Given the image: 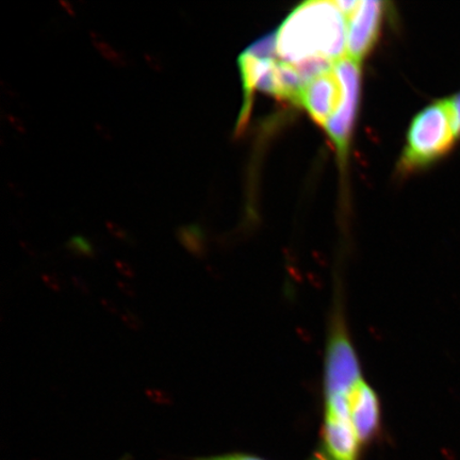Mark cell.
<instances>
[{"instance_id": "3", "label": "cell", "mask_w": 460, "mask_h": 460, "mask_svg": "<svg viewBox=\"0 0 460 460\" xmlns=\"http://www.w3.org/2000/svg\"><path fill=\"white\" fill-rule=\"evenodd\" d=\"M350 393H324V453L330 460H358L360 442L349 413Z\"/></svg>"}, {"instance_id": "9", "label": "cell", "mask_w": 460, "mask_h": 460, "mask_svg": "<svg viewBox=\"0 0 460 460\" xmlns=\"http://www.w3.org/2000/svg\"><path fill=\"white\" fill-rule=\"evenodd\" d=\"M245 53L257 58H264V59H275V55H278V32L259 40L251 45Z\"/></svg>"}, {"instance_id": "12", "label": "cell", "mask_w": 460, "mask_h": 460, "mask_svg": "<svg viewBox=\"0 0 460 460\" xmlns=\"http://www.w3.org/2000/svg\"><path fill=\"white\" fill-rule=\"evenodd\" d=\"M309 460H330L329 457L325 456V453H315L314 456Z\"/></svg>"}, {"instance_id": "4", "label": "cell", "mask_w": 460, "mask_h": 460, "mask_svg": "<svg viewBox=\"0 0 460 460\" xmlns=\"http://www.w3.org/2000/svg\"><path fill=\"white\" fill-rule=\"evenodd\" d=\"M362 376L358 355L356 353L344 322L338 316L333 321L327 342L324 362V393L350 391Z\"/></svg>"}, {"instance_id": "11", "label": "cell", "mask_w": 460, "mask_h": 460, "mask_svg": "<svg viewBox=\"0 0 460 460\" xmlns=\"http://www.w3.org/2000/svg\"><path fill=\"white\" fill-rule=\"evenodd\" d=\"M193 460H264L257 456H249V454L243 453H232L226 454V456H209V457H199Z\"/></svg>"}, {"instance_id": "7", "label": "cell", "mask_w": 460, "mask_h": 460, "mask_svg": "<svg viewBox=\"0 0 460 460\" xmlns=\"http://www.w3.org/2000/svg\"><path fill=\"white\" fill-rule=\"evenodd\" d=\"M343 97V85L333 66L332 70L319 75L305 86L301 105L314 122L324 128L332 115L341 109Z\"/></svg>"}, {"instance_id": "10", "label": "cell", "mask_w": 460, "mask_h": 460, "mask_svg": "<svg viewBox=\"0 0 460 460\" xmlns=\"http://www.w3.org/2000/svg\"><path fill=\"white\" fill-rule=\"evenodd\" d=\"M447 102L451 109L454 126H456V130L460 139V92L456 95L448 97Z\"/></svg>"}, {"instance_id": "8", "label": "cell", "mask_w": 460, "mask_h": 460, "mask_svg": "<svg viewBox=\"0 0 460 460\" xmlns=\"http://www.w3.org/2000/svg\"><path fill=\"white\" fill-rule=\"evenodd\" d=\"M350 419L360 445L369 444L381 429L382 406L376 390L361 378L349 396Z\"/></svg>"}, {"instance_id": "1", "label": "cell", "mask_w": 460, "mask_h": 460, "mask_svg": "<svg viewBox=\"0 0 460 460\" xmlns=\"http://www.w3.org/2000/svg\"><path fill=\"white\" fill-rule=\"evenodd\" d=\"M347 51V16L336 2L314 0L298 5L278 31L281 61L325 59L336 62Z\"/></svg>"}, {"instance_id": "5", "label": "cell", "mask_w": 460, "mask_h": 460, "mask_svg": "<svg viewBox=\"0 0 460 460\" xmlns=\"http://www.w3.org/2000/svg\"><path fill=\"white\" fill-rule=\"evenodd\" d=\"M335 70L341 80L344 97L341 109L332 115L324 126V129L339 155L344 159L349 152L350 135H352L356 114H358L360 91L359 62L345 55L335 62Z\"/></svg>"}, {"instance_id": "2", "label": "cell", "mask_w": 460, "mask_h": 460, "mask_svg": "<svg viewBox=\"0 0 460 460\" xmlns=\"http://www.w3.org/2000/svg\"><path fill=\"white\" fill-rule=\"evenodd\" d=\"M458 140L447 99L430 103L412 119L400 171L410 174L428 168L450 153Z\"/></svg>"}, {"instance_id": "6", "label": "cell", "mask_w": 460, "mask_h": 460, "mask_svg": "<svg viewBox=\"0 0 460 460\" xmlns=\"http://www.w3.org/2000/svg\"><path fill=\"white\" fill-rule=\"evenodd\" d=\"M383 14L382 2H358L347 15V56L359 63L365 59L377 41Z\"/></svg>"}]
</instances>
